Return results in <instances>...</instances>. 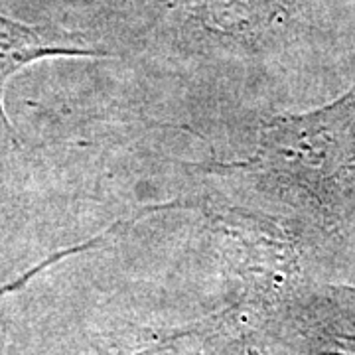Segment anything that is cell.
Listing matches in <instances>:
<instances>
[{"instance_id":"6da1fadb","label":"cell","mask_w":355,"mask_h":355,"mask_svg":"<svg viewBox=\"0 0 355 355\" xmlns=\"http://www.w3.org/2000/svg\"><path fill=\"white\" fill-rule=\"evenodd\" d=\"M247 166L328 219L355 214V85L324 107L270 119Z\"/></svg>"},{"instance_id":"7a4b0ae2","label":"cell","mask_w":355,"mask_h":355,"mask_svg":"<svg viewBox=\"0 0 355 355\" xmlns=\"http://www.w3.org/2000/svg\"><path fill=\"white\" fill-rule=\"evenodd\" d=\"M265 326L306 355H355V292L302 284Z\"/></svg>"},{"instance_id":"3957f363","label":"cell","mask_w":355,"mask_h":355,"mask_svg":"<svg viewBox=\"0 0 355 355\" xmlns=\"http://www.w3.org/2000/svg\"><path fill=\"white\" fill-rule=\"evenodd\" d=\"M97 58L105 51L51 26H30L0 14V128L12 135L4 114V89L22 67L44 58Z\"/></svg>"},{"instance_id":"277c9868","label":"cell","mask_w":355,"mask_h":355,"mask_svg":"<svg viewBox=\"0 0 355 355\" xmlns=\"http://www.w3.org/2000/svg\"><path fill=\"white\" fill-rule=\"evenodd\" d=\"M164 347L166 345H154V347H148V349H140V352H137L135 355H158Z\"/></svg>"}]
</instances>
